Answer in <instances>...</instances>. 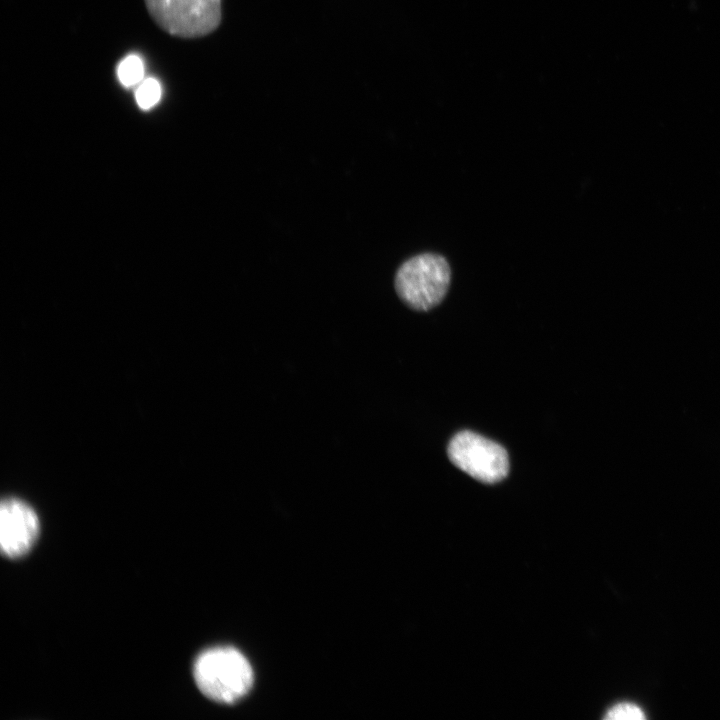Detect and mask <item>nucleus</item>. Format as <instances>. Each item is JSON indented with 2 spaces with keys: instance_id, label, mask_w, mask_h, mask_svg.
<instances>
[{
  "instance_id": "nucleus-1",
  "label": "nucleus",
  "mask_w": 720,
  "mask_h": 720,
  "mask_svg": "<svg viewBox=\"0 0 720 720\" xmlns=\"http://www.w3.org/2000/svg\"><path fill=\"white\" fill-rule=\"evenodd\" d=\"M193 676L203 695L222 704L237 702L253 685V671L248 660L231 647L202 652L194 662Z\"/></svg>"
},
{
  "instance_id": "nucleus-2",
  "label": "nucleus",
  "mask_w": 720,
  "mask_h": 720,
  "mask_svg": "<svg viewBox=\"0 0 720 720\" xmlns=\"http://www.w3.org/2000/svg\"><path fill=\"white\" fill-rule=\"evenodd\" d=\"M451 280L447 260L438 254L423 253L406 260L395 275V290L410 308L427 311L445 297Z\"/></svg>"
},
{
  "instance_id": "nucleus-3",
  "label": "nucleus",
  "mask_w": 720,
  "mask_h": 720,
  "mask_svg": "<svg viewBox=\"0 0 720 720\" xmlns=\"http://www.w3.org/2000/svg\"><path fill=\"white\" fill-rule=\"evenodd\" d=\"M155 23L181 38L203 37L216 30L222 18L221 0H144Z\"/></svg>"
},
{
  "instance_id": "nucleus-4",
  "label": "nucleus",
  "mask_w": 720,
  "mask_h": 720,
  "mask_svg": "<svg viewBox=\"0 0 720 720\" xmlns=\"http://www.w3.org/2000/svg\"><path fill=\"white\" fill-rule=\"evenodd\" d=\"M450 461L474 479L488 484L503 480L509 472L506 450L472 431L457 433L448 444Z\"/></svg>"
},
{
  "instance_id": "nucleus-5",
  "label": "nucleus",
  "mask_w": 720,
  "mask_h": 720,
  "mask_svg": "<svg viewBox=\"0 0 720 720\" xmlns=\"http://www.w3.org/2000/svg\"><path fill=\"white\" fill-rule=\"evenodd\" d=\"M35 511L16 498L2 500L0 506V546L8 558H18L30 551L39 535Z\"/></svg>"
},
{
  "instance_id": "nucleus-6",
  "label": "nucleus",
  "mask_w": 720,
  "mask_h": 720,
  "mask_svg": "<svg viewBox=\"0 0 720 720\" xmlns=\"http://www.w3.org/2000/svg\"><path fill=\"white\" fill-rule=\"evenodd\" d=\"M117 76L120 83L125 87H132L140 84L144 77V63L135 54L126 56L117 67Z\"/></svg>"
},
{
  "instance_id": "nucleus-7",
  "label": "nucleus",
  "mask_w": 720,
  "mask_h": 720,
  "mask_svg": "<svg viewBox=\"0 0 720 720\" xmlns=\"http://www.w3.org/2000/svg\"><path fill=\"white\" fill-rule=\"evenodd\" d=\"M162 88L155 78L143 80L135 91V99L138 106L143 110L154 107L161 99Z\"/></svg>"
},
{
  "instance_id": "nucleus-8",
  "label": "nucleus",
  "mask_w": 720,
  "mask_h": 720,
  "mask_svg": "<svg viewBox=\"0 0 720 720\" xmlns=\"http://www.w3.org/2000/svg\"><path fill=\"white\" fill-rule=\"evenodd\" d=\"M645 718L643 710L629 702L614 705L604 716L605 720H644Z\"/></svg>"
}]
</instances>
